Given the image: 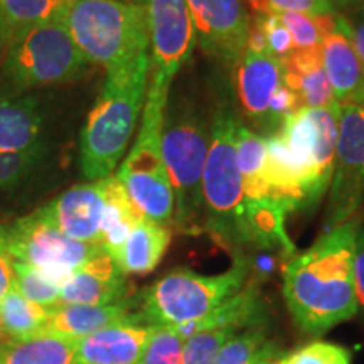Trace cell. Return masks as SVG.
<instances>
[{
	"label": "cell",
	"mask_w": 364,
	"mask_h": 364,
	"mask_svg": "<svg viewBox=\"0 0 364 364\" xmlns=\"http://www.w3.org/2000/svg\"><path fill=\"white\" fill-rule=\"evenodd\" d=\"M358 231L359 220L353 218L284 265L285 302L304 332L321 336L359 311L353 272Z\"/></svg>",
	"instance_id": "cell-1"
},
{
	"label": "cell",
	"mask_w": 364,
	"mask_h": 364,
	"mask_svg": "<svg viewBox=\"0 0 364 364\" xmlns=\"http://www.w3.org/2000/svg\"><path fill=\"white\" fill-rule=\"evenodd\" d=\"M341 107L300 108L267 139L272 199L290 211L312 209L329 191L336 164Z\"/></svg>",
	"instance_id": "cell-2"
},
{
	"label": "cell",
	"mask_w": 364,
	"mask_h": 364,
	"mask_svg": "<svg viewBox=\"0 0 364 364\" xmlns=\"http://www.w3.org/2000/svg\"><path fill=\"white\" fill-rule=\"evenodd\" d=\"M149 53L134 63L108 71L102 93L86 118L80 140V166L88 181L113 174L124 159L149 86Z\"/></svg>",
	"instance_id": "cell-3"
},
{
	"label": "cell",
	"mask_w": 364,
	"mask_h": 364,
	"mask_svg": "<svg viewBox=\"0 0 364 364\" xmlns=\"http://www.w3.org/2000/svg\"><path fill=\"white\" fill-rule=\"evenodd\" d=\"M240 118L228 107L218 108L211 120L209 149L203 172L204 230L223 247L235 250L248 247L247 206L238 164L235 130Z\"/></svg>",
	"instance_id": "cell-4"
},
{
	"label": "cell",
	"mask_w": 364,
	"mask_h": 364,
	"mask_svg": "<svg viewBox=\"0 0 364 364\" xmlns=\"http://www.w3.org/2000/svg\"><path fill=\"white\" fill-rule=\"evenodd\" d=\"M63 19L90 65L113 71L149 53L144 4L127 0H66Z\"/></svg>",
	"instance_id": "cell-5"
},
{
	"label": "cell",
	"mask_w": 364,
	"mask_h": 364,
	"mask_svg": "<svg viewBox=\"0 0 364 364\" xmlns=\"http://www.w3.org/2000/svg\"><path fill=\"white\" fill-rule=\"evenodd\" d=\"M248 258L238 253L235 265L218 275L177 268L140 294V312L152 326L181 327L203 321L248 284Z\"/></svg>",
	"instance_id": "cell-6"
},
{
	"label": "cell",
	"mask_w": 364,
	"mask_h": 364,
	"mask_svg": "<svg viewBox=\"0 0 364 364\" xmlns=\"http://www.w3.org/2000/svg\"><path fill=\"white\" fill-rule=\"evenodd\" d=\"M211 124L191 103L176 102L166 110L162 157L174 193V225L184 233L203 230V172Z\"/></svg>",
	"instance_id": "cell-7"
},
{
	"label": "cell",
	"mask_w": 364,
	"mask_h": 364,
	"mask_svg": "<svg viewBox=\"0 0 364 364\" xmlns=\"http://www.w3.org/2000/svg\"><path fill=\"white\" fill-rule=\"evenodd\" d=\"M169 97L147 88L139 134L115 174L144 220L174 225V193L162 157V127Z\"/></svg>",
	"instance_id": "cell-8"
},
{
	"label": "cell",
	"mask_w": 364,
	"mask_h": 364,
	"mask_svg": "<svg viewBox=\"0 0 364 364\" xmlns=\"http://www.w3.org/2000/svg\"><path fill=\"white\" fill-rule=\"evenodd\" d=\"M88 65L63 14L24 31L4 53V73L21 90L66 83L83 75Z\"/></svg>",
	"instance_id": "cell-9"
},
{
	"label": "cell",
	"mask_w": 364,
	"mask_h": 364,
	"mask_svg": "<svg viewBox=\"0 0 364 364\" xmlns=\"http://www.w3.org/2000/svg\"><path fill=\"white\" fill-rule=\"evenodd\" d=\"M0 250L11 262L34 268L59 287L86 262L105 252L98 245L68 238L39 209L0 225Z\"/></svg>",
	"instance_id": "cell-10"
},
{
	"label": "cell",
	"mask_w": 364,
	"mask_h": 364,
	"mask_svg": "<svg viewBox=\"0 0 364 364\" xmlns=\"http://www.w3.org/2000/svg\"><path fill=\"white\" fill-rule=\"evenodd\" d=\"M149 29V90L169 97L172 81L191 59L196 34L186 0H142Z\"/></svg>",
	"instance_id": "cell-11"
},
{
	"label": "cell",
	"mask_w": 364,
	"mask_h": 364,
	"mask_svg": "<svg viewBox=\"0 0 364 364\" xmlns=\"http://www.w3.org/2000/svg\"><path fill=\"white\" fill-rule=\"evenodd\" d=\"M364 199V105L341 107L334 174L329 186V230L353 220Z\"/></svg>",
	"instance_id": "cell-12"
},
{
	"label": "cell",
	"mask_w": 364,
	"mask_h": 364,
	"mask_svg": "<svg viewBox=\"0 0 364 364\" xmlns=\"http://www.w3.org/2000/svg\"><path fill=\"white\" fill-rule=\"evenodd\" d=\"M186 4L199 48L233 70L247 49L252 22L243 0H186Z\"/></svg>",
	"instance_id": "cell-13"
},
{
	"label": "cell",
	"mask_w": 364,
	"mask_h": 364,
	"mask_svg": "<svg viewBox=\"0 0 364 364\" xmlns=\"http://www.w3.org/2000/svg\"><path fill=\"white\" fill-rule=\"evenodd\" d=\"M107 204L105 177L75 186L39 208L41 215L68 238L102 247V225Z\"/></svg>",
	"instance_id": "cell-14"
},
{
	"label": "cell",
	"mask_w": 364,
	"mask_h": 364,
	"mask_svg": "<svg viewBox=\"0 0 364 364\" xmlns=\"http://www.w3.org/2000/svg\"><path fill=\"white\" fill-rule=\"evenodd\" d=\"M233 73L241 113L250 124L268 136V108L275 93L284 85V65L270 53L245 49Z\"/></svg>",
	"instance_id": "cell-15"
},
{
	"label": "cell",
	"mask_w": 364,
	"mask_h": 364,
	"mask_svg": "<svg viewBox=\"0 0 364 364\" xmlns=\"http://www.w3.org/2000/svg\"><path fill=\"white\" fill-rule=\"evenodd\" d=\"M322 65L329 80L336 103L364 105V68L351 39V27L344 16L336 12L334 24L321 44Z\"/></svg>",
	"instance_id": "cell-16"
},
{
	"label": "cell",
	"mask_w": 364,
	"mask_h": 364,
	"mask_svg": "<svg viewBox=\"0 0 364 364\" xmlns=\"http://www.w3.org/2000/svg\"><path fill=\"white\" fill-rule=\"evenodd\" d=\"M154 327L139 312L130 321L78 339L76 364H135Z\"/></svg>",
	"instance_id": "cell-17"
},
{
	"label": "cell",
	"mask_w": 364,
	"mask_h": 364,
	"mask_svg": "<svg viewBox=\"0 0 364 364\" xmlns=\"http://www.w3.org/2000/svg\"><path fill=\"white\" fill-rule=\"evenodd\" d=\"M127 295V275L107 252H100L61 285V304L75 306H113Z\"/></svg>",
	"instance_id": "cell-18"
},
{
	"label": "cell",
	"mask_w": 364,
	"mask_h": 364,
	"mask_svg": "<svg viewBox=\"0 0 364 364\" xmlns=\"http://www.w3.org/2000/svg\"><path fill=\"white\" fill-rule=\"evenodd\" d=\"M139 312H134V304L129 299L113 306L59 304L56 307L48 309V318H46L43 331L63 336V338L83 339L105 327L130 321Z\"/></svg>",
	"instance_id": "cell-19"
},
{
	"label": "cell",
	"mask_w": 364,
	"mask_h": 364,
	"mask_svg": "<svg viewBox=\"0 0 364 364\" xmlns=\"http://www.w3.org/2000/svg\"><path fill=\"white\" fill-rule=\"evenodd\" d=\"M282 65L285 83L297 93L302 108H329L338 105L322 65L321 48L295 49Z\"/></svg>",
	"instance_id": "cell-20"
},
{
	"label": "cell",
	"mask_w": 364,
	"mask_h": 364,
	"mask_svg": "<svg viewBox=\"0 0 364 364\" xmlns=\"http://www.w3.org/2000/svg\"><path fill=\"white\" fill-rule=\"evenodd\" d=\"M41 129L43 117L34 98L0 95V154L39 147Z\"/></svg>",
	"instance_id": "cell-21"
},
{
	"label": "cell",
	"mask_w": 364,
	"mask_h": 364,
	"mask_svg": "<svg viewBox=\"0 0 364 364\" xmlns=\"http://www.w3.org/2000/svg\"><path fill=\"white\" fill-rule=\"evenodd\" d=\"M171 238V228L140 220L132 228L129 238L115 257L117 265L125 275L129 273L144 275L152 272L169 248Z\"/></svg>",
	"instance_id": "cell-22"
},
{
	"label": "cell",
	"mask_w": 364,
	"mask_h": 364,
	"mask_svg": "<svg viewBox=\"0 0 364 364\" xmlns=\"http://www.w3.org/2000/svg\"><path fill=\"white\" fill-rule=\"evenodd\" d=\"M78 339L41 331L33 338L0 346V364H76Z\"/></svg>",
	"instance_id": "cell-23"
},
{
	"label": "cell",
	"mask_w": 364,
	"mask_h": 364,
	"mask_svg": "<svg viewBox=\"0 0 364 364\" xmlns=\"http://www.w3.org/2000/svg\"><path fill=\"white\" fill-rule=\"evenodd\" d=\"M236 164L243 179L245 194L250 201L272 199L270 186L267 182V139L250 130L238 122L235 130Z\"/></svg>",
	"instance_id": "cell-24"
},
{
	"label": "cell",
	"mask_w": 364,
	"mask_h": 364,
	"mask_svg": "<svg viewBox=\"0 0 364 364\" xmlns=\"http://www.w3.org/2000/svg\"><path fill=\"white\" fill-rule=\"evenodd\" d=\"M105 189H107V204H105L100 245L115 260L118 252L129 238L132 228L144 218L136 213L115 174L105 177Z\"/></svg>",
	"instance_id": "cell-25"
},
{
	"label": "cell",
	"mask_w": 364,
	"mask_h": 364,
	"mask_svg": "<svg viewBox=\"0 0 364 364\" xmlns=\"http://www.w3.org/2000/svg\"><path fill=\"white\" fill-rule=\"evenodd\" d=\"M66 0H0V53L17 36L63 14Z\"/></svg>",
	"instance_id": "cell-26"
},
{
	"label": "cell",
	"mask_w": 364,
	"mask_h": 364,
	"mask_svg": "<svg viewBox=\"0 0 364 364\" xmlns=\"http://www.w3.org/2000/svg\"><path fill=\"white\" fill-rule=\"evenodd\" d=\"M48 309L31 302L12 289L0 302V339L2 344L21 343L44 329Z\"/></svg>",
	"instance_id": "cell-27"
},
{
	"label": "cell",
	"mask_w": 364,
	"mask_h": 364,
	"mask_svg": "<svg viewBox=\"0 0 364 364\" xmlns=\"http://www.w3.org/2000/svg\"><path fill=\"white\" fill-rule=\"evenodd\" d=\"M282 24L289 29L295 49H316L321 48L324 34L334 24L336 12L326 16H311L302 12H279Z\"/></svg>",
	"instance_id": "cell-28"
},
{
	"label": "cell",
	"mask_w": 364,
	"mask_h": 364,
	"mask_svg": "<svg viewBox=\"0 0 364 364\" xmlns=\"http://www.w3.org/2000/svg\"><path fill=\"white\" fill-rule=\"evenodd\" d=\"M135 364H184V336L172 326H156Z\"/></svg>",
	"instance_id": "cell-29"
},
{
	"label": "cell",
	"mask_w": 364,
	"mask_h": 364,
	"mask_svg": "<svg viewBox=\"0 0 364 364\" xmlns=\"http://www.w3.org/2000/svg\"><path fill=\"white\" fill-rule=\"evenodd\" d=\"M12 263L14 275V289L31 302L38 304L44 309H53L61 304V287L46 279L43 273L34 268L22 265V263Z\"/></svg>",
	"instance_id": "cell-30"
},
{
	"label": "cell",
	"mask_w": 364,
	"mask_h": 364,
	"mask_svg": "<svg viewBox=\"0 0 364 364\" xmlns=\"http://www.w3.org/2000/svg\"><path fill=\"white\" fill-rule=\"evenodd\" d=\"M267 341V326H253L236 332L218 353L215 364H253V359Z\"/></svg>",
	"instance_id": "cell-31"
},
{
	"label": "cell",
	"mask_w": 364,
	"mask_h": 364,
	"mask_svg": "<svg viewBox=\"0 0 364 364\" xmlns=\"http://www.w3.org/2000/svg\"><path fill=\"white\" fill-rule=\"evenodd\" d=\"M236 329H215L196 332L184 339V364H215L218 353Z\"/></svg>",
	"instance_id": "cell-32"
},
{
	"label": "cell",
	"mask_w": 364,
	"mask_h": 364,
	"mask_svg": "<svg viewBox=\"0 0 364 364\" xmlns=\"http://www.w3.org/2000/svg\"><path fill=\"white\" fill-rule=\"evenodd\" d=\"M43 157V147L0 154V189H9L26 179Z\"/></svg>",
	"instance_id": "cell-33"
},
{
	"label": "cell",
	"mask_w": 364,
	"mask_h": 364,
	"mask_svg": "<svg viewBox=\"0 0 364 364\" xmlns=\"http://www.w3.org/2000/svg\"><path fill=\"white\" fill-rule=\"evenodd\" d=\"M284 364H351V353L339 344L314 341L292 353H284Z\"/></svg>",
	"instance_id": "cell-34"
},
{
	"label": "cell",
	"mask_w": 364,
	"mask_h": 364,
	"mask_svg": "<svg viewBox=\"0 0 364 364\" xmlns=\"http://www.w3.org/2000/svg\"><path fill=\"white\" fill-rule=\"evenodd\" d=\"M255 19L260 24L263 36H265L268 53L273 54L284 61L294 53V41L289 29L282 24L280 17L277 14H258Z\"/></svg>",
	"instance_id": "cell-35"
},
{
	"label": "cell",
	"mask_w": 364,
	"mask_h": 364,
	"mask_svg": "<svg viewBox=\"0 0 364 364\" xmlns=\"http://www.w3.org/2000/svg\"><path fill=\"white\" fill-rule=\"evenodd\" d=\"M253 11L260 14L302 12L311 16H326L336 12L329 0H248Z\"/></svg>",
	"instance_id": "cell-36"
},
{
	"label": "cell",
	"mask_w": 364,
	"mask_h": 364,
	"mask_svg": "<svg viewBox=\"0 0 364 364\" xmlns=\"http://www.w3.org/2000/svg\"><path fill=\"white\" fill-rule=\"evenodd\" d=\"M353 272H354V287H356L358 307L364 309V230H359L356 236Z\"/></svg>",
	"instance_id": "cell-37"
},
{
	"label": "cell",
	"mask_w": 364,
	"mask_h": 364,
	"mask_svg": "<svg viewBox=\"0 0 364 364\" xmlns=\"http://www.w3.org/2000/svg\"><path fill=\"white\" fill-rule=\"evenodd\" d=\"M348 22L349 27H351V39L354 49H356L358 56L361 59V65L364 68V6L359 7L353 19H348Z\"/></svg>",
	"instance_id": "cell-38"
},
{
	"label": "cell",
	"mask_w": 364,
	"mask_h": 364,
	"mask_svg": "<svg viewBox=\"0 0 364 364\" xmlns=\"http://www.w3.org/2000/svg\"><path fill=\"white\" fill-rule=\"evenodd\" d=\"M14 280H16V275H14L12 263L0 250V302L14 289Z\"/></svg>",
	"instance_id": "cell-39"
},
{
	"label": "cell",
	"mask_w": 364,
	"mask_h": 364,
	"mask_svg": "<svg viewBox=\"0 0 364 364\" xmlns=\"http://www.w3.org/2000/svg\"><path fill=\"white\" fill-rule=\"evenodd\" d=\"M253 364H284V353L273 343L265 341V344L262 346L260 351L255 356Z\"/></svg>",
	"instance_id": "cell-40"
},
{
	"label": "cell",
	"mask_w": 364,
	"mask_h": 364,
	"mask_svg": "<svg viewBox=\"0 0 364 364\" xmlns=\"http://www.w3.org/2000/svg\"><path fill=\"white\" fill-rule=\"evenodd\" d=\"M332 7H338V9H349L353 6H356L359 0H329Z\"/></svg>",
	"instance_id": "cell-41"
}]
</instances>
